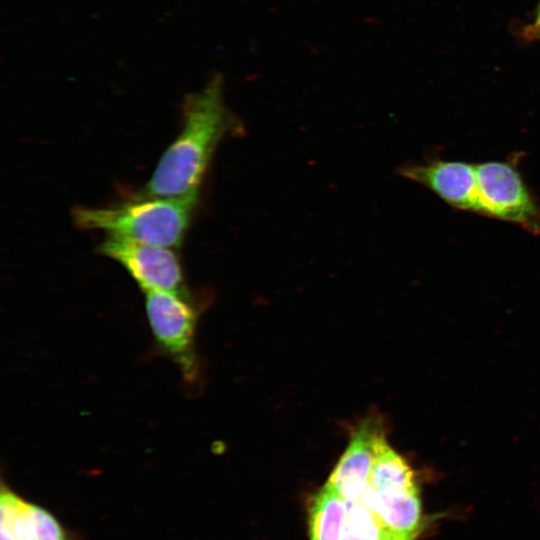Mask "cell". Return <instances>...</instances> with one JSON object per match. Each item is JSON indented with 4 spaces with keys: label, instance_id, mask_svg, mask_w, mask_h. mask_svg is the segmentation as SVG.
Listing matches in <instances>:
<instances>
[{
    "label": "cell",
    "instance_id": "obj_1",
    "mask_svg": "<svg viewBox=\"0 0 540 540\" xmlns=\"http://www.w3.org/2000/svg\"><path fill=\"white\" fill-rule=\"evenodd\" d=\"M223 84L222 75L217 73L203 89L186 96L180 133L135 195L178 197L199 193L217 146L224 137L242 128L224 101Z\"/></svg>",
    "mask_w": 540,
    "mask_h": 540
},
{
    "label": "cell",
    "instance_id": "obj_2",
    "mask_svg": "<svg viewBox=\"0 0 540 540\" xmlns=\"http://www.w3.org/2000/svg\"><path fill=\"white\" fill-rule=\"evenodd\" d=\"M199 193L178 197H141L107 207H75L74 223L84 230L165 248H179L198 205Z\"/></svg>",
    "mask_w": 540,
    "mask_h": 540
},
{
    "label": "cell",
    "instance_id": "obj_3",
    "mask_svg": "<svg viewBox=\"0 0 540 540\" xmlns=\"http://www.w3.org/2000/svg\"><path fill=\"white\" fill-rule=\"evenodd\" d=\"M145 310L158 347L177 365L183 381L193 383L199 373L195 351L198 313L189 293L145 292Z\"/></svg>",
    "mask_w": 540,
    "mask_h": 540
},
{
    "label": "cell",
    "instance_id": "obj_4",
    "mask_svg": "<svg viewBox=\"0 0 540 540\" xmlns=\"http://www.w3.org/2000/svg\"><path fill=\"white\" fill-rule=\"evenodd\" d=\"M475 167L476 213L540 235V205L528 189L516 161H487Z\"/></svg>",
    "mask_w": 540,
    "mask_h": 540
},
{
    "label": "cell",
    "instance_id": "obj_5",
    "mask_svg": "<svg viewBox=\"0 0 540 540\" xmlns=\"http://www.w3.org/2000/svg\"><path fill=\"white\" fill-rule=\"evenodd\" d=\"M96 250L122 265L144 292L189 293L179 257L171 248L108 236Z\"/></svg>",
    "mask_w": 540,
    "mask_h": 540
},
{
    "label": "cell",
    "instance_id": "obj_6",
    "mask_svg": "<svg viewBox=\"0 0 540 540\" xmlns=\"http://www.w3.org/2000/svg\"><path fill=\"white\" fill-rule=\"evenodd\" d=\"M402 177L421 184L455 209L476 213L475 164L432 159L410 163L399 169Z\"/></svg>",
    "mask_w": 540,
    "mask_h": 540
},
{
    "label": "cell",
    "instance_id": "obj_7",
    "mask_svg": "<svg viewBox=\"0 0 540 540\" xmlns=\"http://www.w3.org/2000/svg\"><path fill=\"white\" fill-rule=\"evenodd\" d=\"M0 531L1 540H76L49 511L5 486L0 493Z\"/></svg>",
    "mask_w": 540,
    "mask_h": 540
},
{
    "label": "cell",
    "instance_id": "obj_8",
    "mask_svg": "<svg viewBox=\"0 0 540 540\" xmlns=\"http://www.w3.org/2000/svg\"><path fill=\"white\" fill-rule=\"evenodd\" d=\"M382 436L376 422L370 419L363 422L331 473L327 484L347 501L359 500L368 487L378 442Z\"/></svg>",
    "mask_w": 540,
    "mask_h": 540
},
{
    "label": "cell",
    "instance_id": "obj_9",
    "mask_svg": "<svg viewBox=\"0 0 540 540\" xmlns=\"http://www.w3.org/2000/svg\"><path fill=\"white\" fill-rule=\"evenodd\" d=\"M378 517L390 534L401 540H413L421 527L423 516L418 489L376 493L368 485L359 499Z\"/></svg>",
    "mask_w": 540,
    "mask_h": 540
},
{
    "label": "cell",
    "instance_id": "obj_10",
    "mask_svg": "<svg viewBox=\"0 0 540 540\" xmlns=\"http://www.w3.org/2000/svg\"><path fill=\"white\" fill-rule=\"evenodd\" d=\"M347 512L348 501L326 484L310 506L311 540H342Z\"/></svg>",
    "mask_w": 540,
    "mask_h": 540
},
{
    "label": "cell",
    "instance_id": "obj_11",
    "mask_svg": "<svg viewBox=\"0 0 540 540\" xmlns=\"http://www.w3.org/2000/svg\"><path fill=\"white\" fill-rule=\"evenodd\" d=\"M369 484L376 493L418 489L412 469L387 443L384 435L377 446Z\"/></svg>",
    "mask_w": 540,
    "mask_h": 540
},
{
    "label": "cell",
    "instance_id": "obj_12",
    "mask_svg": "<svg viewBox=\"0 0 540 540\" xmlns=\"http://www.w3.org/2000/svg\"><path fill=\"white\" fill-rule=\"evenodd\" d=\"M391 537L395 536L386 531L366 504L361 500L348 501L342 540H387Z\"/></svg>",
    "mask_w": 540,
    "mask_h": 540
},
{
    "label": "cell",
    "instance_id": "obj_13",
    "mask_svg": "<svg viewBox=\"0 0 540 540\" xmlns=\"http://www.w3.org/2000/svg\"><path fill=\"white\" fill-rule=\"evenodd\" d=\"M528 34L540 38V13H536L535 20L528 29Z\"/></svg>",
    "mask_w": 540,
    "mask_h": 540
},
{
    "label": "cell",
    "instance_id": "obj_14",
    "mask_svg": "<svg viewBox=\"0 0 540 540\" xmlns=\"http://www.w3.org/2000/svg\"><path fill=\"white\" fill-rule=\"evenodd\" d=\"M537 13H540V2H539V5H538Z\"/></svg>",
    "mask_w": 540,
    "mask_h": 540
}]
</instances>
